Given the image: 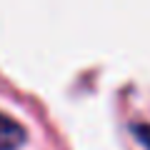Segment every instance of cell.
I'll list each match as a JSON object with an SVG mask.
<instances>
[{
  "instance_id": "2",
  "label": "cell",
  "mask_w": 150,
  "mask_h": 150,
  "mask_svg": "<svg viewBox=\"0 0 150 150\" xmlns=\"http://www.w3.org/2000/svg\"><path fill=\"white\" fill-rule=\"evenodd\" d=\"M133 133L138 135V140L150 150V125H148V123H143V125H133Z\"/></svg>"
},
{
  "instance_id": "1",
  "label": "cell",
  "mask_w": 150,
  "mask_h": 150,
  "mask_svg": "<svg viewBox=\"0 0 150 150\" xmlns=\"http://www.w3.org/2000/svg\"><path fill=\"white\" fill-rule=\"evenodd\" d=\"M25 128L10 115L0 112V150H18L25 143Z\"/></svg>"
}]
</instances>
